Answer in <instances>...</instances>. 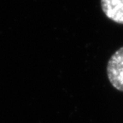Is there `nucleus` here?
I'll list each match as a JSON object with an SVG mask.
<instances>
[{"label":"nucleus","instance_id":"f03ea898","mask_svg":"<svg viewBox=\"0 0 123 123\" xmlns=\"http://www.w3.org/2000/svg\"><path fill=\"white\" fill-rule=\"evenodd\" d=\"M101 5L109 19L123 24V0H101Z\"/></svg>","mask_w":123,"mask_h":123},{"label":"nucleus","instance_id":"f257e3e1","mask_svg":"<svg viewBox=\"0 0 123 123\" xmlns=\"http://www.w3.org/2000/svg\"><path fill=\"white\" fill-rule=\"evenodd\" d=\"M108 79L116 90L123 92V47L112 55L107 65Z\"/></svg>","mask_w":123,"mask_h":123}]
</instances>
